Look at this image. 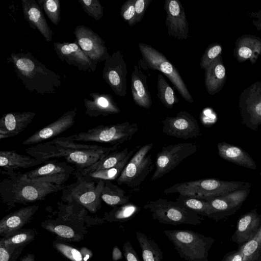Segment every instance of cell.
Returning <instances> with one entry per match:
<instances>
[{"label": "cell", "instance_id": "30", "mask_svg": "<svg viewBox=\"0 0 261 261\" xmlns=\"http://www.w3.org/2000/svg\"><path fill=\"white\" fill-rule=\"evenodd\" d=\"M66 161L59 162L56 160L47 161V163L37 168L17 175L25 179H32L39 177L51 176L58 174H72L73 167L69 165Z\"/></svg>", "mask_w": 261, "mask_h": 261}, {"label": "cell", "instance_id": "47", "mask_svg": "<svg viewBox=\"0 0 261 261\" xmlns=\"http://www.w3.org/2000/svg\"><path fill=\"white\" fill-rule=\"evenodd\" d=\"M151 2V0H136L135 5V16L134 20V25L141 21L148 7Z\"/></svg>", "mask_w": 261, "mask_h": 261}, {"label": "cell", "instance_id": "35", "mask_svg": "<svg viewBox=\"0 0 261 261\" xmlns=\"http://www.w3.org/2000/svg\"><path fill=\"white\" fill-rule=\"evenodd\" d=\"M129 151L128 148H125L120 151L112 152L103 159L97 161L90 167L81 171H77V172L80 173L81 175H83L88 173L114 167L127 156Z\"/></svg>", "mask_w": 261, "mask_h": 261}, {"label": "cell", "instance_id": "34", "mask_svg": "<svg viewBox=\"0 0 261 261\" xmlns=\"http://www.w3.org/2000/svg\"><path fill=\"white\" fill-rule=\"evenodd\" d=\"M140 211V208L132 202L115 206L109 212L104 214L103 220L110 222H125L135 217Z\"/></svg>", "mask_w": 261, "mask_h": 261}, {"label": "cell", "instance_id": "25", "mask_svg": "<svg viewBox=\"0 0 261 261\" xmlns=\"http://www.w3.org/2000/svg\"><path fill=\"white\" fill-rule=\"evenodd\" d=\"M234 44L233 55L240 63L249 61L254 64L261 55V39L255 35H242L237 39Z\"/></svg>", "mask_w": 261, "mask_h": 261}, {"label": "cell", "instance_id": "33", "mask_svg": "<svg viewBox=\"0 0 261 261\" xmlns=\"http://www.w3.org/2000/svg\"><path fill=\"white\" fill-rule=\"evenodd\" d=\"M101 198L105 203L113 207L129 202L130 199L123 189L114 185L111 180H105Z\"/></svg>", "mask_w": 261, "mask_h": 261}, {"label": "cell", "instance_id": "39", "mask_svg": "<svg viewBox=\"0 0 261 261\" xmlns=\"http://www.w3.org/2000/svg\"><path fill=\"white\" fill-rule=\"evenodd\" d=\"M157 96L160 101L167 108L172 109L179 100L174 90L167 82L162 74L157 76Z\"/></svg>", "mask_w": 261, "mask_h": 261}, {"label": "cell", "instance_id": "32", "mask_svg": "<svg viewBox=\"0 0 261 261\" xmlns=\"http://www.w3.org/2000/svg\"><path fill=\"white\" fill-rule=\"evenodd\" d=\"M137 240L142 251L143 261H162L163 254L161 249L152 239L148 238L145 234L136 231Z\"/></svg>", "mask_w": 261, "mask_h": 261}, {"label": "cell", "instance_id": "7", "mask_svg": "<svg viewBox=\"0 0 261 261\" xmlns=\"http://www.w3.org/2000/svg\"><path fill=\"white\" fill-rule=\"evenodd\" d=\"M153 146L150 143L141 146L136 151L116 180L118 185H126L135 192L140 189L154 167L151 154H148Z\"/></svg>", "mask_w": 261, "mask_h": 261}, {"label": "cell", "instance_id": "2", "mask_svg": "<svg viewBox=\"0 0 261 261\" xmlns=\"http://www.w3.org/2000/svg\"><path fill=\"white\" fill-rule=\"evenodd\" d=\"M24 87L41 95L55 93L62 85L59 75L48 69L31 53H12L7 58Z\"/></svg>", "mask_w": 261, "mask_h": 261}, {"label": "cell", "instance_id": "13", "mask_svg": "<svg viewBox=\"0 0 261 261\" xmlns=\"http://www.w3.org/2000/svg\"><path fill=\"white\" fill-rule=\"evenodd\" d=\"M127 74L123 54L119 50L114 52L105 62L102 77L117 95L125 97Z\"/></svg>", "mask_w": 261, "mask_h": 261}, {"label": "cell", "instance_id": "41", "mask_svg": "<svg viewBox=\"0 0 261 261\" xmlns=\"http://www.w3.org/2000/svg\"><path fill=\"white\" fill-rule=\"evenodd\" d=\"M37 2L50 21L55 25H58L61 19L60 1L37 0Z\"/></svg>", "mask_w": 261, "mask_h": 261}, {"label": "cell", "instance_id": "27", "mask_svg": "<svg viewBox=\"0 0 261 261\" xmlns=\"http://www.w3.org/2000/svg\"><path fill=\"white\" fill-rule=\"evenodd\" d=\"M204 71V83L207 92L211 95L218 93L222 90L226 80V69L222 55Z\"/></svg>", "mask_w": 261, "mask_h": 261}, {"label": "cell", "instance_id": "1", "mask_svg": "<svg viewBox=\"0 0 261 261\" xmlns=\"http://www.w3.org/2000/svg\"><path fill=\"white\" fill-rule=\"evenodd\" d=\"M120 145L103 147L96 144L76 143L69 136L55 138L27 148L30 156L47 163L53 158H64L73 164L77 171L88 168L112 152Z\"/></svg>", "mask_w": 261, "mask_h": 261}, {"label": "cell", "instance_id": "45", "mask_svg": "<svg viewBox=\"0 0 261 261\" xmlns=\"http://www.w3.org/2000/svg\"><path fill=\"white\" fill-rule=\"evenodd\" d=\"M136 0H127L122 5L120 9V15L125 22L129 26H133L135 16V3Z\"/></svg>", "mask_w": 261, "mask_h": 261}, {"label": "cell", "instance_id": "9", "mask_svg": "<svg viewBox=\"0 0 261 261\" xmlns=\"http://www.w3.org/2000/svg\"><path fill=\"white\" fill-rule=\"evenodd\" d=\"M197 149V145L193 143H179L163 146L156 155V168L150 181L163 177L187 158L195 153Z\"/></svg>", "mask_w": 261, "mask_h": 261}, {"label": "cell", "instance_id": "48", "mask_svg": "<svg viewBox=\"0 0 261 261\" xmlns=\"http://www.w3.org/2000/svg\"><path fill=\"white\" fill-rule=\"evenodd\" d=\"M123 251L126 261H141L129 241L127 240L124 243Z\"/></svg>", "mask_w": 261, "mask_h": 261}, {"label": "cell", "instance_id": "31", "mask_svg": "<svg viewBox=\"0 0 261 261\" xmlns=\"http://www.w3.org/2000/svg\"><path fill=\"white\" fill-rule=\"evenodd\" d=\"M141 146V145L137 146L134 149L130 150L127 156L121 162L114 167L108 169L88 173L84 175H81V176L78 177L77 179H82L87 181L96 180H116L120 175L128 161Z\"/></svg>", "mask_w": 261, "mask_h": 261}, {"label": "cell", "instance_id": "3", "mask_svg": "<svg viewBox=\"0 0 261 261\" xmlns=\"http://www.w3.org/2000/svg\"><path fill=\"white\" fill-rule=\"evenodd\" d=\"M251 184L244 181H224L206 178L175 184L164 190L163 193H177L200 199L225 195L235 190L250 188Z\"/></svg>", "mask_w": 261, "mask_h": 261}, {"label": "cell", "instance_id": "49", "mask_svg": "<svg viewBox=\"0 0 261 261\" xmlns=\"http://www.w3.org/2000/svg\"><path fill=\"white\" fill-rule=\"evenodd\" d=\"M243 256L240 249L233 250L227 253L222 261H243Z\"/></svg>", "mask_w": 261, "mask_h": 261}, {"label": "cell", "instance_id": "14", "mask_svg": "<svg viewBox=\"0 0 261 261\" xmlns=\"http://www.w3.org/2000/svg\"><path fill=\"white\" fill-rule=\"evenodd\" d=\"M77 179L78 184L70 189V197L90 212H96L101 206V195L105 180Z\"/></svg>", "mask_w": 261, "mask_h": 261}, {"label": "cell", "instance_id": "23", "mask_svg": "<svg viewBox=\"0 0 261 261\" xmlns=\"http://www.w3.org/2000/svg\"><path fill=\"white\" fill-rule=\"evenodd\" d=\"M261 226V214L256 208L244 214L238 220L236 230L231 240L241 246L250 241L257 233Z\"/></svg>", "mask_w": 261, "mask_h": 261}, {"label": "cell", "instance_id": "52", "mask_svg": "<svg viewBox=\"0 0 261 261\" xmlns=\"http://www.w3.org/2000/svg\"><path fill=\"white\" fill-rule=\"evenodd\" d=\"M20 261H35V255L34 253H28L24 256Z\"/></svg>", "mask_w": 261, "mask_h": 261}, {"label": "cell", "instance_id": "16", "mask_svg": "<svg viewBox=\"0 0 261 261\" xmlns=\"http://www.w3.org/2000/svg\"><path fill=\"white\" fill-rule=\"evenodd\" d=\"M164 10L169 35L177 39H187L189 36V24L181 3L179 0H166Z\"/></svg>", "mask_w": 261, "mask_h": 261}, {"label": "cell", "instance_id": "15", "mask_svg": "<svg viewBox=\"0 0 261 261\" xmlns=\"http://www.w3.org/2000/svg\"><path fill=\"white\" fill-rule=\"evenodd\" d=\"M161 122L163 132L170 137L186 140L200 135L197 120L185 111H180L175 116L167 117Z\"/></svg>", "mask_w": 261, "mask_h": 261}, {"label": "cell", "instance_id": "43", "mask_svg": "<svg viewBox=\"0 0 261 261\" xmlns=\"http://www.w3.org/2000/svg\"><path fill=\"white\" fill-rule=\"evenodd\" d=\"M221 44L214 43L209 44L200 59V66L205 70L219 56L222 55Z\"/></svg>", "mask_w": 261, "mask_h": 261}, {"label": "cell", "instance_id": "40", "mask_svg": "<svg viewBox=\"0 0 261 261\" xmlns=\"http://www.w3.org/2000/svg\"><path fill=\"white\" fill-rule=\"evenodd\" d=\"M35 237V232L31 229H21L14 234L0 239L6 248H15L20 246H26Z\"/></svg>", "mask_w": 261, "mask_h": 261}, {"label": "cell", "instance_id": "22", "mask_svg": "<svg viewBox=\"0 0 261 261\" xmlns=\"http://www.w3.org/2000/svg\"><path fill=\"white\" fill-rule=\"evenodd\" d=\"M21 5L24 17L30 27L38 30L47 42H50L54 33L39 4L35 0H21Z\"/></svg>", "mask_w": 261, "mask_h": 261}, {"label": "cell", "instance_id": "26", "mask_svg": "<svg viewBox=\"0 0 261 261\" xmlns=\"http://www.w3.org/2000/svg\"><path fill=\"white\" fill-rule=\"evenodd\" d=\"M147 77L136 65L131 74V92L133 99L138 106L149 109L152 105L150 93L147 84Z\"/></svg>", "mask_w": 261, "mask_h": 261}, {"label": "cell", "instance_id": "50", "mask_svg": "<svg viewBox=\"0 0 261 261\" xmlns=\"http://www.w3.org/2000/svg\"><path fill=\"white\" fill-rule=\"evenodd\" d=\"M123 258V254L117 246H115L112 250V260L118 261Z\"/></svg>", "mask_w": 261, "mask_h": 261}, {"label": "cell", "instance_id": "29", "mask_svg": "<svg viewBox=\"0 0 261 261\" xmlns=\"http://www.w3.org/2000/svg\"><path fill=\"white\" fill-rule=\"evenodd\" d=\"M44 163L31 156L20 154L14 150H1L0 166L5 170L25 169Z\"/></svg>", "mask_w": 261, "mask_h": 261}, {"label": "cell", "instance_id": "12", "mask_svg": "<svg viewBox=\"0 0 261 261\" xmlns=\"http://www.w3.org/2000/svg\"><path fill=\"white\" fill-rule=\"evenodd\" d=\"M73 34L75 41L88 58L96 65L99 62L106 61L110 57L103 39L91 29L79 25Z\"/></svg>", "mask_w": 261, "mask_h": 261}, {"label": "cell", "instance_id": "46", "mask_svg": "<svg viewBox=\"0 0 261 261\" xmlns=\"http://www.w3.org/2000/svg\"><path fill=\"white\" fill-rule=\"evenodd\" d=\"M25 247L6 248L0 241V261H16Z\"/></svg>", "mask_w": 261, "mask_h": 261}, {"label": "cell", "instance_id": "37", "mask_svg": "<svg viewBox=\"0 0 261 261\" xmlns=\"http://www.w3.org/2000/svg\"><path fill=\"white\" fill-rule=\"evenodd\" d=\"M42 226L47 231L56 234L59 238V240L63 241L79 242L84 238L82 233H78L67 225L46 221L42 223Z\"/></svg>", "mask_w": 261, "mask_h": 261}, {"label": "cell", "instance_id": "8", "mask_svg": "<svg viewBox=\"0 0 261 261\" xmlns=\"http://www.w3.org/2000/svg\"><path fill=\"white\" fill-rule=\"evenodd\" d=\"M142 59L150 69L163 73L171 81L180 95L186 101L193 103L194 99L189 91L177 69L162 53L150 45L143 43L138 44Z\"/></svg>", "mask_w": 261, "mask_h": 261}, {"label": "cell", "instance_id": "36", "mask_svg": "<svg viewBox=\"0 0 261 261\" xmlns=\"http://www.w3.org/2000/svg\"><path fill=\"white\" fill-rule=\"evenodd\" d=\"M176 201L198 215L215 219V212L211 204L206 201L180 194Z\"/></svg>", "mask_w": 261, "mask_h": 261}, {"label": "cell", "instance_id": "28", "mask_svg": "<svg viewBox=\"0 0 261 261\" xmlns=\"http://www.w3.org/2000/svg\"><path fill=\"white\" fill-rule=\"evenodd\" d=\"M218 154L222 159L251 169H256L257 165L250 154L240 147L226 142L217 144Z\"/></svg>", "mask_w": 261, "mask_h": 261}, {"label": "cell", "instance_id": "20", "mask_svg": "<svg viewBox=\"0 0 261 261\" xmlns=\"http://www.w3.org/2000/svg\"><path fill=\"white\" fill-rule=\"evenodd\" d=\"M38 208V205H29L4 217L0 221V235L7 238L22 229L32 219Z\"/></svg>", "mask_w": 261, "mask_h": 261}, {"label": "cell", "instance_id": "44", "mask_svg": "<svg viewBox=\"0 0 261 261\" xmlns=\"http://www.w3.org/2000/svg\"><path fill=\"white\" fill-rule=\"evenodd\" d=\"M85 12L96 21L103 16V7L99 0H79Z\"/></svg>", "mask_w": 261, "mask_h": 261}, {"label": "cell", "instance_id": "5", "mask_svg": "<svg viewBox=\"0 0 261 261\" xmlns=\"http://www.w3.org/2000/svg\"><path fill=\"white\" fill-rule=\"evenodd\" d=\"M143 207L149 210L153 219L164 224L198 225L204 220L202 217L176 201L161 198L148 201Z\"/></svg>", "mask_w": 261, "mask_h": 261}, {"label": "cell", "instance_id": "38", "mask_svg": "<svg viewBox=\"0 0 261 261\" xmlns=\"http://www.w3.org/2000/svg\"><path fill=\"white\" fill-rule=\"evenodd\" d=\"M238 249L242 253L243 261H261V226L256 234Z\"/></svg>", "mask_w": 261, "mask_h": 261}, {"label": "cell", "instance_id": "21", "mask_svg": "<svg viewBox=\"0 0 261 261\" xmlns=\"http://www.w3.org/2000/svg\"><path fill=\"white\" fill-rule=\"evenodd\" d=\"M36 113L11 112L0 119V139L14 137L21 133L32 122Z\"/></svg>", "mask_w": 261, "mask_h": 261}, {"label": "cell", "instance_id": "11", "mask_svg": "<svg viewBox=\"0 0 261 261\" xmlns=\"http://www.w3.org/2000/svg\"><path fill=\"white\" fill-rule=\"evenodd\" d=\"M66 188L64 185L32 182L16 176L10 189L12 202L25 203L42 200L48 194Z\"/></svg>", "mask_w": 261, "mask_h": 261}, {"label": "cell", "instance_id": "10", "mask_svg": "<svg viewBox=\"0 0 261 261\" xmlns=\"http://www.w3.org/2000/svg\"><path fill=\"white\" fill-rule=\"evenodd\" d=\"M242 123L257 130L261 125V82L256 81L241 92L239 101Z\"/></svg>", "mask_w": 261, "mask_h": 261}, {"label": "cell", "instance_id": "51", "mask_svg": "<svg viewBox=\"0 0 261 261\" xmlns=\"http://www.w3.org/2000/svg\"><path fill=\"white\" fill-rule=\"evenodd\" d=\"M255 18L256 19L252 20V23L258 31H261V16L257 17Z\"/></svg>", "mask_w": 261, "mask_h": 261}, {"label": "cell", "instance_id": "53", "mask_svg": "<svg viewBox=\"0 0 261 261\" xmlns=\"http://www.w3.org/2000/svg\"><path fill=\"white\" fill-rule=\"evenodd\" d=\"M247 14L250 17L255 18L257 17L261 16V10L255 12H247Z\"/></svg>", "mask_w": 261, "mask_h": 261}, {"label": "cell", "instance_id": "4", "mask_svg": "<svg viewBox=\"0 0 261 261\" xmlns=\"http://www.w3.org/2000/svg\"><path fill=\"white\" fill-rule=\"evenodd\" d=\"M164 232L181 258L186 261H208V251L215 241L212 237L191 230H166Z\"/></svg>", "mask_w": 261, "mask_h": 261}, {"label": "cell", "instance_id": "19", "mask_svg": "<svg viewBox=\"0 0 261 261\" xmlns=\"http://www.w3.org/2000/svg\"><path fill=\"white\" fill-rule=\"evenodd\" d=\"M76 108L65 112L59 118L51 123L36 131L24 140L22 144L28 145L41 143L63 133L70 128L75 122Z\"/></svg>", "mask_w": 261, "mask_h": 261}, {"label": "cell", "instance_id": "17", "mask_svg": "<svg viewBox=\"0 0 261 261\" xmlns=\"http://www.w3.org/2000/svg\"><path fill=\"white\" fill-rule=\"evenodd\" d=\"M53 47L62 62L76 67L79 71L95 70L97 65L88 58L75 41L72 43L55 42Z\"/></svg>", "mask_w": 261, "mask_h": 261}, {"label": "cell", "instance_id": "24", "mask_svg": "<svg viewBox=\"0 0 261 261\" xmlns=\"http://www.w3.org/2000/svg\"><path fill=\"white\" fill-rule=\"evenodd\" d=\"M89 95L92 99L87 98L84 99L85 113L89 116H107L120 112L119 108L111 95L97 92L90 93Z\"/></svg>", "mask_w": 261, "mask_h": 261}, {"label": "cell", "instance_id": "42", "mask_svg": "<svg viewBox=\"0 0 261 261\" xmlns=\"http://www.w3.org/2000/svg\"><path fill=\"white\" fill-rule=\"evenodd\" d=\"M53 246L71 261H85L81 248L79 249L59 239L53 243Z\"/></svg>", "mask_w": 261, "mask_h": 261}, {"label": "cell", "instance_id": "6", "mask_svg": "<svg viewBox=\"0 0 261 261\" xmlns=\"http://www.w3.org/2000/svg\"><path fill=\"white\" fill-rule=\"evenodd\" d=\"M138 130L136 123L125 122L109 125H99L69 136L73 141L94 142L120 145L129 141Z\"/></svg>", "mask_w": 261, "mask_h": 261}, {"label": "cell", "instance_id": "18", "mask_svg": "<svg viewBox=\"0 0 261 261\" xmlns=\"http://www.w3.org/2000/svg\"><path fill=\"white\" fill-rule=\"evenodd\" d=\"M250 192V188L238 189L225 195L208 198V202L215 212V220L234 214L242 206Z\"/></svg>", "mask_w": 261, "mask_h": 261}]
</instances>
